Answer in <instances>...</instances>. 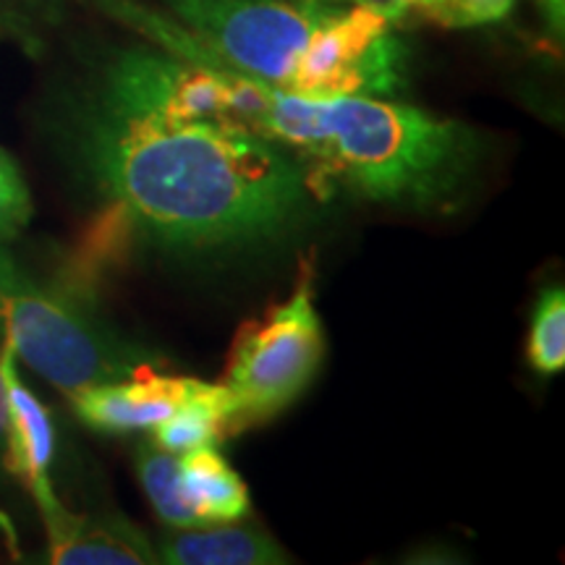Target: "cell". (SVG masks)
I'll return each instance as SVG.
<instances>
[{"label": "cell", "instance_id": "2e32d148", "mask_svg": "<svg viewBox=\"0 0 565 565\" xmlns=\"http://www.w3.org/2000/svg\"><path fill=\"white\" fill-rule=\"evenodd\" d=\"M330 3H349V6H366V9H374L385 13L393 24H404V21L416 13L419 17L422 9H427L433 0H330Z\"/></svg>", "mask_w": 565, "mask_h": 565}, {"label": "cell", "instance_id": "277c9868", "mask_svg": "<svg viewBox=\"0 0 565 565\" xmlns=\"http://www.w3.org/2000/svg\"><path fill=\"white\" fill-rule=\"evenodd\" d=\"M322 356L324 335L312 275L303 273L286 301L246 324L236 338L223 377L233 398L231 433H242L291 406L312 383Z\"/></svg>", "mask_w": 565, "mask_h": 565}, {"label": "cell", "instance_id": "6da1fadb", "mask_svg": "<svg viewBox=\"0 0 565 565\" xmlns=\"http://www.w3.org/2000/svg\"><path fill=\"white\" fill-rule=\"evenodd\" d=\"M71 145L92 186L173 249L270 242L312 210V168L228 124L126 108L89 89Z\"/></svg>", "mask_w": 565, "mask_h": 565}, {"label": "cell", "instance_id": "9c48e42d", "mask_svg": "<svg viewBox=\"0 0 565 565\" xmlns=\"http://www.w3.org/2000/svg\"><path fill=\"white\" fill-rule=\"evenodd\" d=\"M179 477L186 500L200 515L202 526L242 521L249 513V492L233 466L217 454L215 445L186 450L179 456Z\"/></svg>", "mask_w": 565, "mask_h": 565}, {"label": "cell", "instance_id": "3957f363", "mask_svg": "<svg viewBox=\"0 0 565 565\" xmlns=\"http://www.w3.org/2000/svg\"><path fill=\"white\" fill-rule=\"evenodd\" d=\"M0 341L63 393L154 370L152 353L124 341L66 291L40 282L0 244Z\"/></svg>", "mask_w": 565, "mask_h": 565}, {"label": "cell", "instance_id": "5bb4252c", "mask_svg": "<svg viewBox=\"0 0 565 565\" xmlns=\"http://www.w3.org/2000/svg\"><path fill=\"white\" fill-rule=\"evenodd\" d=\"M32 217V196L24 175L11 160L9 152L0 150V244L11 242L26 228Z\"/></svg>", "mask_w": 565, "mask_h": 565}, {"label": "cell", "instance_id": "e0dca14e", "mask_svg": "<svg viewBox=\"0 0 565 565\" xmlns=\"http://www.w3.org/2000/svg\"><path fill=\"white\" fill-rule=\"evenodd\" d=\"M542 9V17H545L547 26L555 34H563V24H565V0H536Z\"/></svg>", "mask_w": 565, "mask_h": 565}, {"label": "cell", "instance_id": "5b68a950", "mask_svg": "<svg viewBox=\"0 0 565 565\" xmlns=\"http://www.w3.org/2000/svg\"><path fill=\"white\" fill-rule=\"evenodd\" d=\"M200 380L154 370L68 393L71 406L87 427L108 435L152 433L192 395Z\"/></svg>", "mask_w": 565, "mask_h": 565}, {"label": "cell", "instance_id": "7c38bea8", "mask_svg": "<svg viewBox=\"0 0 565 565\" xmlns=\"http://www.w3.org/2000/svg\"><path fill=\"white\" fill-rule=\"evenodd\" d=\"M526 359L536 372L557 374L565 366V291L550 286L534 303Z\"/></svg>", "mask_w": 565, "mask_h": 565}, {"label": "cell", "instance_id": "ba28073f", "mask_svg": "<svg viewBox=\"0 0 565 565\" xmlns=\"http://www.w3.org/2000/svg\"><path fill=\"white\" fill-rule=\"evenodd\" d=\"M158 563L168 565H280L288 563L286 550L263 529L210 524L175 529L154 545Z\"/></svg>", "mask_w": 565, "mask_h": 565}, {"label": "cell", "instance_id": "30bf717a", "mask_svg": "<svg viewBox=\"0 0 565 565\" xmlns=\"http://www.w3.org/2000/svg\"><path fill=\"white\" fill-rule=\"evenodd\" d=\"M233 427V398L223 383L200 380L183 404L152 429V443L181 456L186 450L215 445Z\"/></svg>", "mask_w": 565, "mask_h": 565}, {"label": "cell", "instance_id": "52a82bcc", "mask_svg": "<svg viewBox=\"0 0 565 565\" xmlns=\"http://www.w3.org/2000/svg\"><path fill=\"white\" fill-rule=\"evenodd\" d=\"M47 529V561L58 565L158 563L154 545L121 515L71 513L58 498L38 505Z\"/></svg>", "mask_w": 565, "mask_h": 565}, {"label": "cell", "instance_id": "7a4b0ae2", "mask_svg": "<svg viewBox=\"0 0 565 565\" xmlns=\"http://www.w3.org/2000/svg\"><path fill=\"white\" fill-rule=\"evenodd\" d=\"M175 55V53H173ZM204 61L221 76L217 124L236 126L286 147L309 168L343 181L372 202L448 207L479 160L475 131L387 97H301Z\"/></svg>", "mask_w": 565, "mask_h": 565}, {"label": "cell", "instance_id": "4fadbf2b", "mask_svg": "<svg viewBox=\"0 0 565 565\" xmlns=\"http://www.w3.org/2000/svg\"><path fill=\"white\" fill-rule=\"evenodd\" d=\"M515 0H433L419 17L445 30H469L505 19Z\"/></svg>", "mask_w": 565, "mask_h": 565}, {"label": "cell", "instance_id": "8992f818", "mask_svg": "<svg viewBox=\"0 0 565 565\" xmlns=\"http://www.w3.org/2000/svg\"><path fill=\"white\" fill-rule=\"evenodd\" d=\"M0 380H3L6 469L32 492L34 503L42 505L58 498L51 479L55 461L53 416L24 385L19 359L3 341H0Z\"/></svg>", "mask_w": 565, "mask_h": 565}, {"label": "cell", "instance_id": "8fae6325", "mask_svg": "<svg viewBox=\"0 0 565 565\" xmlns=\"http://www.w3.org/2000/svg\"><path fill=\"white\" fill-rule=\"evenodd\" d=\"M137 475L145 487L147 500L171 529H194L202 526L200 515L186 500L179 477V456L160 448L152 440L141 443L137 448Z\"/></svg>", "mask_w": 565, "mask_h": 565}, {"label": "cell", "instance_id": "9a60e30c", "mask_svg": "<svg viewBox=\"0 0 565 565\" xmlns=\"http://www.w3.org/2000/svg\"><path fill=\"white\" fill-rule=\"evenodd\" d=\"M53 19V0H0V38L34 45Z\"/></svg>", "mask_w": 565, "mask_h": 565}, {"label": "cell", "instance_id": "ac0fdd59", "mask_svg": "<svg viewBox=\"0 0 565 565\" xmlns=\"http://www.w3.org/2000/svg\"><path fill=\"white\" fill-rule=\"evenodd\" d=\"M0 471L6 469V424H3V380H0Z\"/></svg>", "mask_w": 565, "mask_h": 565}]
</instances>
